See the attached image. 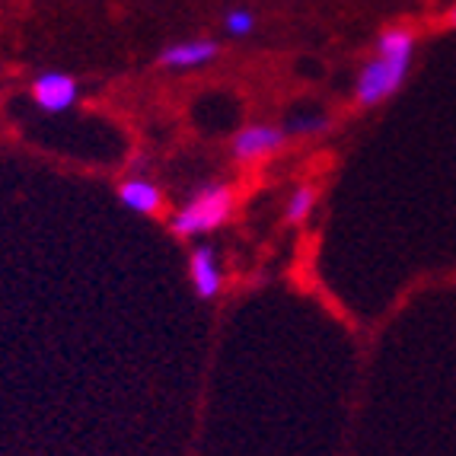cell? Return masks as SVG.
<instances>
[{"label": "cell", "mask_w": 456, "mask_h": 456, "mask_svg": "<svg viewBox=\"0 0 456 456\" xmlns=\"http://www.w3.org/2000/svg\"><path fill=\"white\" fill-rule=\"evenodd\" d=\"M189 278H191V288H195V294L201 297V300H217V294L224 290V272H221V262H217L214 246L201 243L191 249Z\"/></svg>", "instance_id": "6"}, {"label": "cell", "mask_w": 456, "mask_h": 456, "mask_svg": "<svg viewBox=\"0 0 456 456\" xmlns=\"http://www.w3.org/2000/svg\"><path fill=\"white\" fill-rule=\"evenodd\" d=\"M230 214H233V189L227 183H205L169 217V230L183 240L198 233H214L230 221Z\"/></svg>", "instance_id": "2"}, {"label": "cell", "mask_w": 456, "mask_h": 456, "mask_svg": "<svg viewBox=\"0 0 456 456\" xmlns=\"http://www.w3.org/2000/svg\"><path fill=\"white\" fill-rule=\"evenodd\" d=\"M447 23H450V26H456V7H453V10H450V13H447Z\"/></svg>", "instance_id": "11"}, {"label": "cell", "mask_w": 456, "mask_h": 456, "mask_svg": "<svg viewBox=\"0 0 456 456\" xmlns=\"http://www.w3.org/2000/svg\"><path fill=\"white\" fill-rule=\"evenodd\" d=\"M316 205H320V189L310 183L297 185V189L288 195L284 217H288V224H306L313 217V211H316Z\"/></svg>", "instance_id": "9"}, {"label": "cell", "mask_w": 456, "mask_h": 456, "mask_svg": "<svg viewBox=\"0 0 456 456\" xmlns=\"http://www.w3.org/2000/svg\"><path fill=\"white\" fill-rule=\"evenodd\" d=\"M118 201H122L128 211L144 214V217H157V214L167 208V198H163L160 185L144 179V175H128L118 183Z\"/></svg>", "instance_id": "7"}, {"label": "cell", "mask_w": 456, "mask_h": 456, "mask_svg": "<svg viewBox=\"0 0 456 456\" xmlns=\"http://www.w3.org/2000/svg\"><path fill=\"white\" fill-rule=\"evenodd\" d=\"M221 45L214 38H185V42H175L160 52V68L167 70H191V68H205V64L217 61Z\"/></svg>", "instance_id": "5"}, {"label": "cell", "mask_w": 456, "mask_h": 456, "mask_svg": "<svg viewBox=\"0 0 456 456\" xmlns=\"http://www.w3.org/2000/svg\"><path fill=\"white\" fill-rule=\"evenodd\" d=\"M32 93V102H36L42 112H68L70 106L77 102L80 96V84H77V77L64 74V70H45V74H38L29 86Z\"/></svg>", "instance_id": "4"}, {"label": "cell", "mask_w": 456, "mask_h": 456, "mask_svg": "<svg viewBox=\"0 0 456 456\" xmlns=\"http://www.w3.org/2000/svg\"><path fill=\"white\" fill-rule=\"evenodd\" d=\"M288 137H322L332 131V118L326 112H316V109H306V112L288 115V122L281 125Z\"/></svg>", "instance_id": "8"}, {"label": "cell", "mask_w": 456, "mask_h": 456, "mask_svg": "<svg viewBox=\"0 0 456 456\" xmlns=\"http://www.w3.org/2000/svg\"><path fill=\"white\" fill-rule=\"evenodd\" d=\"M256 23H259V16L252 13L249 7H233L224 13V29H227V36H233V38L252 36V32H256Z\"/></svg>", "instance_id": "10"}, {"label": "cell", "mask_w": 456, "mask_h": 456, "mask_svg": "<svg viewBox=\"0 0 456 456\" xmlns=\"http://www.w3.org/2000/svg\"><path fill=\"white\" fill-rule=\"evenodd\" d=\"M415 54V36L409 29H387L377 38V54L361 68L354 80V102L358 109H373L399 93L411 68Z\"/></svg>", "instance_id": "1"}, {"label": "cell", "mask_w": 456, "mask_h": 456, "mask_svg": "<svg viewBox=\"0 0 456 456\" xmlns=\"http://www.w3.org/2000/svg\"><path fill=\"white\" fill-rule=\"evenodd\" d=\"M288 141L290 137L284 134L281 125L256 122V125H246V128L236 131L233 144H230V153H233L236 163H256V160L272 157V153H278Z\"/></svg>", "instance_id": "3"}]
</instances>
